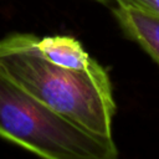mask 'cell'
<instances>
[{"instance_id": "1", "label": "cell", "mask_w": 159, "mask_h": 159, "mask_svg": "<svg viewBox=\"0 0 159 159\" xmlns=\"http://www.w3.org/2000/svg\"><path fill=\"white\" fill-rule=\"evenodd\" d=\"M36 41L31 34H11L0 40V70L60 116L113 138L116 102L107 71L99 63L87 70L58 66L40 52Z\"/></svg>"}, {"instance_id": "2", "label": "cell", "mask_w": 159, "mask_h": 159, "mask_svg": "<svg viewBox=\"0 0 159 159\" xmlns=\"http://www.w3.org/2000/svg\"><path fill=\"white\" fill-rule=\"evenodd\" d=\"M0 137L48 159H113V138L75 124L0 70Z\"/></svg>"}, {"instance_id": "3", "label": "cell", "mask_w": 159, "mask_h": 159, "mask_svg": "<svg viewBox=\"0 0 159 159\" xmlns=\"http://www.w3.org/2000/svg\"><path fill=\"white\" fill-rule=\"evenodd\" d=\"M113 14L127 36L159 65V16L118 5Z\"/></svg>"}, {"instance_id": "4", "label": "cell", "mask_w": 159, "mask_h": 159, "mask_svg": "<svg viewBox=\"0 0 159 159\" xmlns=\"http://www.w3.org/2000/svg\"><path fill=\"white\" fill-rule=\"evenodd\" d=\"M40 52L51 62L73 70H87L98 63L83 48L81 42L72 36H45L36 41Z\"/></svg>"}, {"instance_id": "5", "label": "cell", "mask_w": 159, "mask_h": 159, "mask_svg": "<svg viewBox=\"0 0 159 159\" xmlns=\"http://www.w3.org/2000/svg\"><path fill=\"white\" fill-rule=\"evenodd\" d=\"M118 6L129 7L159 16V0H112Z\"/></svg>"}, {"instance_id": "6", "label": "cell", "mask_w": 159, "mask_h": 159, "mask_svg": "<svg viewBox=\"0 0 159 159\" xmlns=\"http://www.w3.org/2000/svg\"><path fill=\"white\" fill-rule=\"evenodd\" d=\"M96 1L102 2V4H108V2H109V1H112V0H96Z\"/></svg>"}]
</instances>
